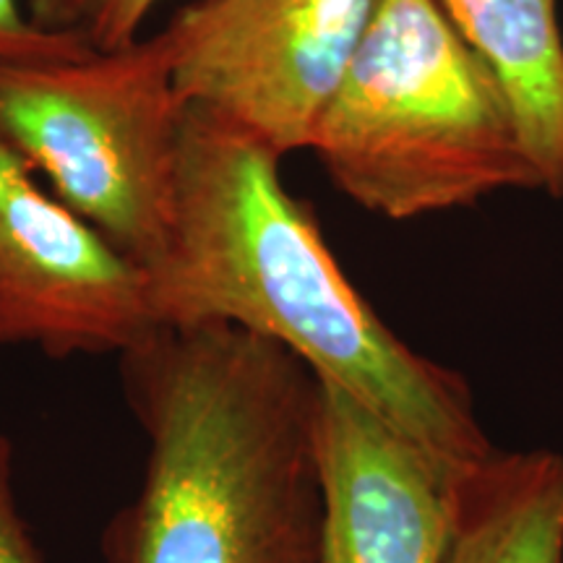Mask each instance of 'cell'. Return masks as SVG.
Returning a JSON list of instances; mask_svg holds the SVG:
<instances>
[{"mask_svg": "<svg viewBox=\"0 0 563 563\" xmlns=\"http://www.w3.org/2000/svg\"><path fill=\"white\" fill-rule=\"evenodd\" d=\"M269 146L186 104L165 249L144 269L154 327L222 321L279 342L399 433L439 481L496 454L460 373L412 350L357 292Z\"/></svg>", "mask_w": 563, "mask_h": 563, "instance_id": "6da1fadb", "label": "cell"}, {"mask_svg": "<svg viewBox=\"0 0 563 563\" xmlns=\"http://www.w3.org/2000/svg\"><path fill=\"white\" fill-rule=\"evenodd\" d=\"M146 441L104 563H321L319 376L222 321L152 327L118 355Z\"/></svg>", "mask_w": 563, "mask_h": 563, "instance_id": "7a4b0ae2", "label": "cell"}, {"mask_svg": "<svg viewBox=\"0 0 563 563\" xmlns=\"http://www.w3.org/2000/svg\"><path fill=\"white\" fill-rule=\"evenodd\" d=\"M308 150L350 201L397 222L543 191L504 81L435 0H378Z\"/></svg>", "mask_w": 563, "mask_h": 563, "instance_id": "3957f363", "label": "cell"}, {"mask_svg": "<svg viewBox=\"0 0 563 563\" xmlns=\"http://www.w3.org/2000/svg\"><path fill=\"white\" fill-rule=\"evenodd\" d=\"M183 108L165 26L115 51L0 60V139L141 269L170 232Z\"/></svg>", "mask_w": 563, "mask_h": 563, "instance_id": "277c9868", "label": "cell"}, {"mask_svg": "<svg viewBox=\"0 0 563 563\" xmlns=\"http://www.w3.org/2000/svg\"><path fill=\"white\" fill-rule=\"evenodd\" d=\"M378 0H194L167 21L175 91L285 159L308 150Z\"/></svg>", "mask_w": 563, "mask_h": 563, "instance_id": "5b68a950", "label": "cell"}, {"mask_svg": "<svg viewBox=\"0 0 563 563\" xmlns=\"http://www.w3.org/2000/svg\"><path fill=\"white\" fill-rule=\"evenodd\" d=\"M152 327L144 269L0 139V350L118 357Z\"/></svg>", "mask_w": 563, "mask_h": 563, "instance_id": "8992f818", "label": "cell"}, {"mask_svg": "<svg viewBox=\"0 0 563 563\" xmlns=\"http://www.w3.org/2000/svg\"><path fill=\"white\" fill-rule=\"evenodd\" d=\"M321 563H446L454 490L368 407L319 378Z\"/></svg>", "mask_w": 563, "mask_h": 563, "instance_id": "52a82bcc", "label": "cell"}, {"mask_svg": "<svg viewBox=\"0 0 563 563\" xmlns=\"http://www.w3.org/2000/svg\"><path fill=\"white\" fill-rule=\"evenodd\" d=\"M509 91L543 191L563 196L559 0H435Z\"/></svg>", "mask_w": 563, "mask_h": 563, "instance_id": "ba28073f", "label": "cell"}, {"mask_svg": "<svg viewBox=\"0 0 563 563\" xmlns=\"http://www.w3.org/2000/svg\"><path fill=\"white\" fill-rule=\"evenodd\" d=\"M563 454L498 452L454 485L446 563H561Z\"/></svg>", "mask_w": 563, "mask_h": 563, "instance_id": "9c48e42d", "label": "cell"}, {"mask_svg": "<svg viewBox=\"0 0 563 563\" xmlns=\"http://www.w3.org/2000/svg\"><path fill=\"white\" fill-rule=\"evenodd\" d=\"M162 0H24L26 16L45 32L70 34L95 51H115L144 37Z\"/></svg>", "mask_w": 563, "mask_h": 563, "instance_id": "30bf717a", "label": "cell"}, {"mask_svg": "<svg viewBox=\"0 0 563 563\" xmlns=\"http://www.w3.org/2000/svg\"><path fill=\"white\" fill-rule=\"evenodd\" d=\"M84 47L89 45L79 37L45 32L37 24H32L21 0H0V60L76 53Z\"/></svg>", "mask_w": 563, "mask_h": 563, "instance_id": "8fae6325", "label": "cell"}, {"mask_svg": "<svg viewBox=\"0 0 563 563\" xmlns=\"http://www.w3.org/2000/svg\"><path fill=\"white\" fill-rule=\"evenodd\" d=\"M0 563H47L21 514L13 485V449L0 433Z\"/></svg>", "mask_w": 563, "mask_h": 563, "instance_id": "7c38bea8", "label": "cell"}, {"mask_svg": "<svg viewBox=\"0 0 563 563\" xmlns=\"http://www.w3.org/2000/svg\"><path fill=\"white\" fill-rule=\"evenodd\" d=\"M561 563H563V559H561Z\"/></svg>", "mask_w": 563, "mask_h": 563, "instance_id": "4fadbf2b", "label": "cell"}]
</instances>
